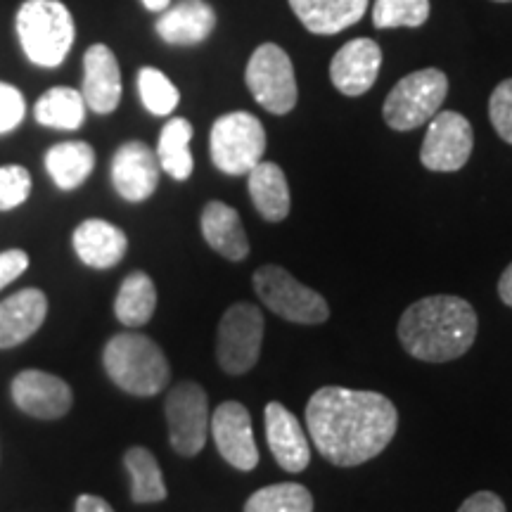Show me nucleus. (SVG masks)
<instances>
[{"label":"nucleus","mask_w":512,"mask_h":512,"mask_svg":"<svg viewBox=\"0 0 512 512\" xmlns=\"http://www.w3.org/2000/svg\"><path fill=\"white\" fill-rule=\"evenodd\" d=\"M311 441L332 465L354 467L380 456L399 427V411L384 394L323 387L306 406Z\"/></svg>","instance_id":"1"},{"label":"nucleus","mask_w":512,"mask_h":512,"mask_svg":"<svg viewBox=\"0 0 512 512\" xmlns=\"http://www.w3.org/2000/svg\"><path fill=\"white\" fill-rule=\"evenodd\" d=\"M477 337V313L470 302L434 294L415 302L399 320V342L427 363H446L470 351Z\"/></svg>","instance_id":"2"},{"label":"nucleus","mask_w":512,"mask_h":512,"mask_svg":"<svg viewBox=\"0 0 512 512\" xmlns=\"http://www.w3.org/2000/svg\"><path fill=\"white\" fill-rule=\"evenodd\" d=\"M15 29L24 55L38 67L55 69L74 46V17L62 0H24Z\"/></svg>","instance_id":"3"},{"label":"nucleus","mask_w":512,"mask_h":512,"mask_svg":"<svg viewBox=\"0 0 512 512\" xmlns=\"http://www.w3.org/2000/svg\"><path fill=\"white\" fill-rule=\"evenodd\" d=\"M102 363L110 380L133 396H155L171 377L169 361L159 344L138 332H121L112 337L102 354Z\"/></svg>","instance_id":"4"},{"label":"nucleus","mask_w":512,"mask_h":512,"mask_svg":"<svg viewBox=\"0 0 512 512\" xmlns=\"http://www.w3.org/2000/svg\"><path fill=\"white\" fill-rule=\"evenodd\" d=\"M211 162L228 176H245L266 152L264 124L249 112H230L214 121L209 136Z\"/></svg>","instance_id":"5"},{"label":"nucleus","mask_w":512,"mask_h":512,"mask_svg":"<svg viewBox=\"0 0 512 512\" xmlns=\"http://www.w3.org/2000/svg\"><path fill=\"white\" fill-rule=\"evenodd\" d=\"M446 93L448 79L439 69H422L403 76L384 100V121L394 131H413L441 110Z\"/></svg>","instance_id":"6"},{"label":"nucleus","mask_w":512,"mask_h":512,"mask_svg":"<svg viewBox=\"0 0 512 512\" xmlns=\"http://www.w3.org/2000/svg\"><path fill=\"white\" fill-rule=\"evenodd\" d=\"M254 290L275 316L290 323L320 325L330 318L328 302L280 266H261L254 273Z\"/></svg>","instance_id":"7"},{"label":"nucleus","mask_w":512,"mask_h":512,"mask_svg":"<svg viewBox=\"0 0 512 512\" xmlns=\"http://www.w3.org/2000/svg\"><path fill=\"white\" fill-rule=\"evenodd\" d=\"M245 81L254 100L271 114H287L297 105V79L287 53L275 43H264L249 57Z\"/></svg>","instance_id":"8"},{"label":"nucleus","mask_w":512,"mask_h":512,"mask_svg":"<svg viewBox=\"0 0 512 512\" xmlns=\"http://www.w3.org/2000/svg\"><path fill=\"white\" fill-rule=\"evenodd\" d=\"M264 339V313L254 304H233L223 313L216 335V358L228 375H242L259 361Z\"/></svg>","instance_id":"9"},{"label":"nucleus","mask_w":512,"mask_h":512,"mask_svg":"<svg viewBox=\"0 0 512 512\" xmlns=\"http://www.w3.org/2000/svg\"><path fill=\"white\" fill-rule=\"evenodd\" d=\"M169 441L185 458L197 456L207 444L209 401L197 382H181L166 396Z\"/></svg>","instance_id":"10"},{"label":"nucleus","mask_w":512,"mask_h":512,"mask_svg":"<svg viewBox=\"0 0 512 512\" xmlns=\"http://www.w3.org/2000/svg\"><path fill=\"white\" fill-rule=\"evenodd\" d=\"M472 147H475V133H472L470 121L458 112H437L430 119L420 162L430 171L451 174L467 164Z\"/></svg>","instance_id":"11"},{"label":"nucleus","mask_w":512,"mask_h":512,"mask_svg":"<svg viewBox=\"0 0 512 512\" xmlns=\"http://www.w3.org/2000/svg\"><path fill=\"white\" fill-rule=\"evenodd\" d=\"M209 427L214 434L216 448L228 465L242 472L254 470L259 465V448L254 441L252 418L242 403H221L214 411V418L209 420Z\"/></svg>","instance_id":"12"},{"label":"nucleus","mask_w":512,"mask_h":512,"mask_svg":"<svg viewBox=\"0 0 512 512\" xmlns=\"http://www.w3.org/2000/svg\"><path fill=\"white\" fill-rule=\"evenodd\" d=\"M12 401L31 418L57 420L69 413L74 396L62 377L43 370H24L12 380Z\"/></svg>","instance_id":"13"},{"label":"nucleus","mask_w":512,"mask_h":512,"mask_svg":"<svg viewBox=\"0 0 512 512\" xmlns=\"http://www.w3.org/2000/svg\"><path fill=\"white\" fill-rule=\"evenodd\" d=\"M159 159L140 140H128L114 152L112 183L126 202H145L159 185Z\"/></svg>","instance_id":"14"},{"label":"nucleus","mask_w":512,"mask_h":512,"mask_svg":"<svg viewBox=\"0 0 512 512\" xmlns=\"http://www.w3.org/2000/svg\"><path fill=\"white\" fill-rule=\"evenodd\" d=\"M382 67V50L370 38H354V41L344 43L332 57L330 64V79L342 95L358 98V95L368 93L377 81Z\"/></svg>","instance_id":"15"},{"label":"nucleus","mask_w":512,"mask_h":512,"mask_svg":"<svg viewBox=\"0 0 512 512\" xmlns=\"http://www.w3.org/2000/svg\"><path fill=\"white\" fill-rule=\"evenodd\" d=\"M83 100L95 114H112L121 102V69L110 48L95 43L83 55Z\"/></svg>","instance_id":"16"},{"label":"nucleus","mask_w":512,"mask_h":512,"mask_svg":"<svg viewBox=\"0 0 512 512\" xmlns=\"http://www.w3.org/2000/svg\"><path fill=\"white\" fill-rule=\"evenodd\" d=\"M266 439L273 458L285 472H304L309 467L311 448L309 439L299 425V420L287 411L283 403L271 401L264 411Z\"/></svg>","instance_id":"17"},{"label":"nucleus","mask_w":512,"mask_h":512,"mask_svg":"<svg viewBox=\"0 0 512 512\" xmlns=\"http://www.w3.org/2000/svg\"><path fill=\"white\" fill-rule=\"evenodd\" d=\"M48 316L46 294L36 287L19 290L0 302V349L19 347L36 335Z\"/></svg>","instance_id":"18"},{"label":"nucleus","mask_w":512,"mask_h":512,"mask_svg":"<svg viewBox=\"0 0 512 512\" xmlns=\"http://www.w3.org/2000/svg\"><path fill=\"white\" fill-rule=\"evenodd\" d=\"M216 27V15L207 0H181L169 5L157 19V34L169 46H197Z\"/></svg>","instance_id":"19"},{"label":"nucleus","mask_w":512,"mask_h":512,"mask_svg":"<svg viewBox=\"0 0 512 512\" xmlns=\"http://www.w3.org/2000/svg\"><path fill=\"white\" fill-rule=\"evenodd\" d=\"M74 252L86 266L107 271L124 259L128 240L126 233L102 219H88L74 230Z\"/></svg>","instance_id":"20"},{"label":"nucleus","mask_w":512,"mask_h":512,"mask_svg":"<svg viewBox=\"0 0 512 512\" xmlns=\"http://www.w3.org/2000/svg\"><path fill=\"white\" fill-rule=\"evenodd\" d=\"M290 8L311 34L332 36L366 15L368 0H290Z\"/></svg>","instance_id":"21"},{"label":"nucleus","mask_w":512,"mask_h":512,"mask_svg":"<svg viewBox=\"0 0 512 512\" xmlns=\"http://www.w3.org/2000/svg\"><path fill=\"white\" fill-rule=\"evenodd\" d=\"M202 235L207 245L230 261H242L249 254V240L240 214L223 202H209L202 211Z\"/></svg>","instance_id":"22"},{"label":"nucleus","mask_w":512,"mask_h":512,"mask_svg":"<svg viewBox=\"0 0 512 512\" xmlns=\"http://www.w3.org/2000/svg\"><path fill=\"white\" fill-rule=\"evenodd\" d=\"M249 197L266 221L278 223L290 214V185L278 164L259 162L249 171Z\"/></svg>","instance_id":"23"},{"label":"nucleus","mask_w":512,"mask_h":512,"mask_svg":"<svg viewBox=\"0 0 512 512\" xmlns=\"http://www.w3.org/2000/svg\"><path fill=\"white\" fill-rule=\"evenodd\" d=\"M46 169L60 190H76L88 181L95 169L93 147L83 140H67L48 150Z\"/></svg>","instance_id":"24"},{"label":"nucleus","mask_w":512,"mask_h":512,"mask_svg":"<svg viewBox=\"0 0 512 512\" xmlns=\"http://www.w3.org/2000/svg\"><path fill=\"white\" fill-rule=\"evenodd\" d=\"M157 309V287L152 278L143 271H133L119 287L114 313L128 328H140L150 323Z\"/></svg>","instance_id":"25"},{"label":"nucleus","mask_w":512,"mask_h":512,"mask_svg":"<svg viewBox=\"0 0 512 512\" xmlns=\"http://www.w3.org/2000/svg\"><path fill=\"white\" fill-rule=\"evenodd\" d=\"M36 121L41 126L76 131L86 121V100L79 91L67 86L50 88L36 102Z\"/></svg>","instance_id":"26"},{"label":"nucleus","mask_w":512,"mask_h":512,"mask_svg":"<svg viewBox=\"0 0 512 512\" xmlns=\"http://www.w3.org/2000/svg\"><path fill=\"white\" fill-rule=\"evenodd\" d=\"M190 140H192V124L188 119L176 117L166 121L159 136L157 159L162 171H166L176 181H188L192 174V155H190Z\"/></svg>","instance_id":"27"},{"label":"nucleus","mask_w":512,"mask_h":512,"mask_svg":"<svg viewBox=\"0 0 512 512\" xmlns=\"http://www.w3.org/2000/svg\"><path fill=\"white\" fill-rule=\"evenodd\" d=\"M124 465L131 475V498L136 503H159L166 498V484L157 458L143 446L128 448Z\"/></svg>","instance_id":"28"},{"label":"nucleus","mask_w":512,"mask_h":512,"mask_svg":"<svg viewBox=\"0 0 512 512\" xmlns=\"http://www.w3.org/2000/svg\"><path fill=\"white\" fill-rule=\"evenodd\" d=\"M245 512H313V496L294 482L264 486L249 496Z\"/></svg>","instance_id":"29"},{"label":"nucleus","mask_w":512,"mask_h":512,"mask_svg":"<svg viewBox=\"0 0 512 512\" xmlns=\"http://www.w3.org/2000/svg\"><path fill=\"white\" fill-rule=\"evenodd\" d=\"M138 93L145 110L155 114V117H166V114L174 112L178 102H181L178 88L169 81V76L159 72L155 67H143L138 72Z\"/></svg>","instance_id":"30"},{"label":"nucleus","mask_w":512,"mask_h":512,"mask_svg":"<svg viewBox=\"0 0 512 512\" xmlns=\"http://www.w3.org/2000/svg\"><path fill=\"white\" fill-rule=\"evenodd\" d=\"M430 17V0H375V29L422 27Z\"/></svg>","instance_id":"31"},{"label":"nucleus","mask_w":512,"mask_h":512,"mask_svg":"<svg viewBox=\"0 0 512 512\" xmlns=\"http://www.w3.org/2000/svg\"><path fill=\"white\" fill-rule=\"evenodd\" d=\"M31 174L24 166H0V211L17 209L29 200Z\"/></svg>","instance_id":"32"},{"label":"nucleus","mask_w":512,"mask_h":512,"mask_svg":"<svg viewBox=\"0 0 512 512\" xmlns=\"http://www.w3.org/2000/svg\"><path fill=\"white\" fill-rule=\"evenodd\" d=\"M489 117L496 133L512 145V79L498 83L489 100Z\"/></svg>","instance_id":"33"},{"label":"nucleus","mask_w":512,"mask_h":512,"mask_svg":"<svg viewBox=\"0 0 512 512\" xmlns=\"http://www.w3.org/2000/svg\"><path fill=\"white\" fill-rule=\"evenodd\" d=\"M24 112H27L24 95L10 83L0 81V133L15 131L22 124Z\"/></svg>","instance_id":"34"},{"label":"nucleus","mask_w":512,"mask_h":512,"mask_svg":"<svg viewBox=\"0 0 512 512\" xmlns=\"http://www.w3.org/2000/svg\"><path fill=\"white\" fill-rule=\"evenodd\" d=\"M29 268V256L22 249H8V252H0V290L8 287L12 280H17L19 275Z\"/></svg>","instance_id":"35"},{"label":"nucleus","mask_w":512,"mask_h":512,"mask_svg":"<svg viewBox=\"0 0 512 512\" xmlns=\"http://www.w3.org/2000/svg\"><path fill=\"white\" fill-rule=\"evenodd\" d=\"M458 512H508L505 510V503L491 491H479V494H472L467 501L460 505Z\"/></svg>","instance_id":"36"},{"label":"nucleus","mask_w":512,"mask_h":512,"mask_svg":"<svg viewBox=\"0 0 512 512\" xmlns=\"http://www.w3.org/2000/svg\"><path fill=\"white\" fill-rule=\"evenodd\" d=\"M74 512H114L112 505L100 496H91L83 494L76 498V510Z\"/></svg>","instance_id":"37"},{"label":"nucleus","mask_w":512,"mask_h":512,"mask_svg":"<svg viewBox=\"0 0 512 512\" xmlns=\"http://www.w3.org/2000/svg\"><path fill=\"white\" fill-rule=\"evenodd\" d=\"M498 294H501L503 304H508L512 309V264L505 268L501 280H498Z\"/></svg>","instance_id":"38"},{"label":"nucleus","mask_w":512,"mask_h":512,"mask_svg":"<svg viewBox=\"0 0 512 512\" xmlns=\"http://www.w3.org/2000/svg\"><path fill=\"white\" fill-rule=\"evenodd\" d=\"M143 5L150 12H164L171 5V0H143Z\"/></svg>","instance_id":"39"},{"label":"nucleus","mask_w":512,"mask_h":512,"mask_svg":"<svg viewBox=\"0 0 512 512\" xmlns=\"http://www.w3.org/2000/svg\"><path fill=\"white\" fill-rule=\"evenodd\" d=\"M496 3H512V0H496Z\"/></svg>","instance_id":"40"}]
</instances>
